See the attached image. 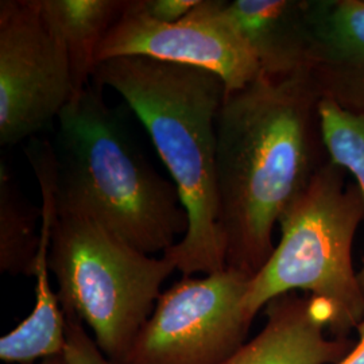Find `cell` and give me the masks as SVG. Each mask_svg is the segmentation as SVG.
I'll return each mask as SVG.
<instances>
[{
	"label": "cell",
	"mask_w": 364,
	"mask_h": 364,
	"mask_svg": "<svg viewBox=\"0 0 364 364\" xmlns=\"http://www.w3.org/2000/svg\"><path fill=\"white\" fill-rule=\"evenodd\" d=\"M119 57H149L205 69L224 81L227 92L247 87L262 73L224 0H200L174 23L153 19L142 0H127L99 48L97 65Z\"/></svg>",
	"instance_id": "ba28073f"
},
{
	"label": "cell",
	"mask_w": 364,
	"mask_h": 364,
	"mask_svg": "<svg viewBox=\"0 0 364 364\" xmlns=\"http://www.w3.org/2000/svg\"><path fill=\"white\" fill-rule=\"evenodd\" d=\"M73 97L65 45L39 0H1L0 144L11 147L48 129Z\"/></svg>",
	"instance_id": "52a82bcc"
},
{
	"label": "cell",
	"mask_w": 364,
	"mask_h": 364,
	"mask_svg": "<svg viewBox=\"0 0 364 364\" xmlns=\"http://www.w3.org/2000/svg\"><path fill=\"white\" fill-rule=\"evenodd\" d=\"M127 0H39L42 13L65 45L75 96L90 84L97 52Z\"/></svg>",
	"instance_id": "4fadbf2b"
},
{
	"label": "cell",
	"mask_w": 364,
	"mask_h": 364,
	"mask_svg": "<svg viewBox=\"0 0 364 364\" xmlns=\"http://www.w3.org/2000/svg\"><path fill=\"white\" fill-rule=\"evenodd\" d=\"M42 205L39 221V250L36 267V305L26 318L0 338V359L6 363L34 364L64 355L65 314L49 282V250L53 224L57 216L52 186L39 185Z\"/></svg>",
	"instance_id": "7c38bea8"
},
{
	"label": "cell",
	"mask_w": 364,
	"mask_h": 364,
	"mask_svg": "<svg viewBox=\"0 0 364 364\" xmlns=\"http://www.w3.org/2000/svg\"><path fill=\"white\" fill-rule=\"evenodd\" d=\"M66 323V364H114L111 363L99 346L84 328L77 314L63 308Z\"/></svg>",
	"instance_id": "2e32d148"
},
{
	"label": "cell",
	"mask_w": 364,
	"mask_h": 364,
	"mask_svg": "<svg viewBox=\"0 0 364 364\" xmlns=\"http://www.w3.org/2000/svg\"><path fill=\"white\" fill-rule=\"evenodd\" d=\"M308 72L321 97L364 115V0H311Z\"/></svg>",
	"instance_id": "30bf717a"
},
{
	"label": "cell",
	"mask_w": 364,
	"mask_h": 364,
	"mask_svg": "<svg viewBox=\"0 0 364 364\" xmlns=\"http://www.w3.org/2000/svg\"><path fill=\"white\" fill-rule=\"evenodd\" d=\"M34 364H66L65 355H58V356L48 358V359L39 360V362Z\"/></svg>",
	"instance_id": "d6986e66"
},
{
	"label": "cell",
	"mask_w": 364,
	"mask_h": 364,
	"mask_svg": "<svg viewBox=\"0 0 364 364\" xmlns=\"http://www.w3.org/2000/svg\"><path fill=\"white\" fill-rule=\"evenodd\" d=\"M227 9L263 75L289 77L309 69L313 48L311 0H234L227 1Z\"/></svg>",
	"instance_id": "8fae6325"
},
{
	"label": "cell",
	"mask_w": 364,
	"mask_h": 364,
	"mask_svg": "<svg viewBox=\"0 0 364 364\" xmlns=\"http://www.w3.org/2000/svg\"><path fill=\"white\" fill-rule=\"evenodd\" d=\"M266 324L224 364H338L355 347L329 335L333 313L323 299L287 293L266 306Z\"/></svg>",
	"instance_id": "9c48e42d"
},
{
	"label": "cell",
	"mask_w": 364,
	"mask_h": 364,
	"mask_svg": "<svg viewBox=\"0 0 364 364\" xmlns=\"http://www.w3.org/2000/svg\"><path fill=\"white\" fill-rule=\"evenodd\" d=\"M200 0H142L144 11L162 23H174L191 13Z\"/></svg>",
	"instance_id": "e0dca14e"
},
{
	"label": "cell",
	"mask_w": 364,
	"mask_h": 364,
	"mask_svg": "<svg viewBox=\"0 0 364 364\" xmlns=\"http://www.w3.org/2000/svg\"><path fill=\"white\" fill-rule=\"evenodd\" d=\"M46 154L57 213L92 219L147 255L188 232L177 186L138 150L93 80L57 119Z\"/></svg>",
	"instance_id": "3957f363"
},
{
	"label": "cell",
	"mask_w": 364,
	"mask_h": 364,
	"mask_svg": "<svg viewBox=\"0 0 364 364\" xmlns=\"http://www.w3.org/2000/svg\"><path fill=\"white\" fill-rule=\"evenodd\" d=\"M251 275L225 267L162 291L123 364H224L247 341Z\"/></svg>",
	"instance_id": "8992f818"
},
{
	"label": "cell",
	"mask_w": 364,
	"mask_h": 364,
	"mask_svg": "<svg viewBox=\"0 0 364 364\" xmlns=\"http://www.w3.org/2000/svg\"><path fill=\"white\" fill-rule=\"evenodd\" d=\"M37 220L34 208L22 196L10 170L0 165V270L11 275L34 277L38 258Z\"/></svg>",
	"instance_id": "5bb4252c"
},
{
	"label": "cell",
	"mask_w": 364,
	"mask_h": 364,
	"mask_svg": "<svg viewBox=\"0 0 364 364\" xmlns=\"http://www.w3.org/2000/svg\"><path fill=\"white\" fill-rule=\"evenodd\" d=\"M348 178L347 170L326 161L281 216V240L248 287L245 305L251 317L275 297L299 290L329 305L331 336L356 332L364 318V290L352 248L364 200Z\"/></svg>",
	"instance_id": "277c9868"
},
{
	"label": "cell",
	"mask_w": 364,
	"mask_h": 364,
	"mask_svg": "<svg viewBox=\"0 0 364 364\" xmlns=\"http://www.w3.org/2000/svg\"><path fill=\"white\" fill-rule=\"evenodd\" d=\"M320 117L329 159L350 173L364 200V115L351 114L323 99ZM359 281L364 290V262Z\"/></svg>",
	"instance_id": "9a60e30c"
},
{
	"label": "cell",
	"mask_w": 364,
	"mask_h": 364,
	"mask_svg": "<svg viewBox=\"0 0 364 364\" xmlns=\"http://www.w3.org/2000/svg\"><path fill=\"white\" fill-rule=\"evenodd\" d=\"M321 102L308 70L282 78L260 73L225 93L218 115L216 186L227 267L259 273L275 250V224L329 161Z\"/></svg>",
	"instance_id": "6da1fadb"
},
{
	"label": "cell",
	"mask_w": 364,
	"mask_h": 364,
	"mask_svg": "<svg viewBox=\"0 0 364 364\" xmlns=\"http://www.w3.org/2000/svg\"><path fill=\"white\" fill-rule=\"evenodd\" d=\"M356 333H358V341L355 343V347L338 364H364V318L360 326H358Z\"/></svg>",
	"instance_id": "ac0fdd59"
},
{
	"label": "cell",
	"mask_w": 364,
	"mask_h": 364,
	"mask_svg": "<svg viewBox=\"0 0 364 364\" xmlns=\"http://www.w3.org/2000/svg\"><path fill=\"white\" fill-rule=\"evenodd\" d=\"M49 269L61 308L91 328L111 363L123 364L176 266L164 255L132 247L85 216L57 213Z\"/></svg>",
	"instance_id": "5b68a950"
},
{
	"label": "cell",
	"mask_w": 364,
	"mask_h": 364,
	"mask_svg": "<svg viewBox=\"0 0 364 364\" xmlns=\"http://www.w3.org/2000/svg\"><path fill=\"white\" fill-rule=\"evenodd\" d=\"M117 92L142 122L181 196L189 227L164 257L182 277L227 267L216 186L218 115L227 87L218 75L149 57L100 63L92 78Z\"/></svg>",
	"instance_id": "7a4b0ae2"
}]
</instances>
